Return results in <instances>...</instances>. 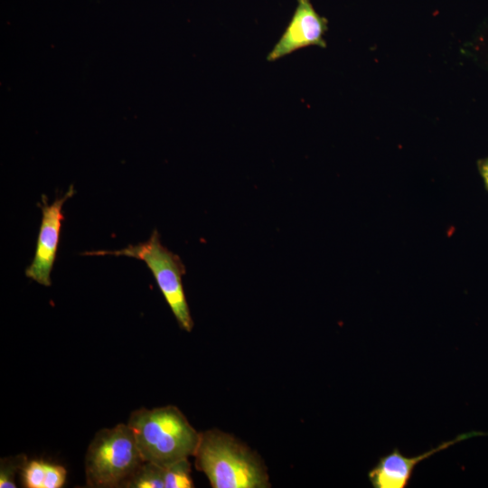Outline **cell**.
<instances>
[{"mask_svg":"<svg viewBox=\"0 0 488 488\" xmlns=\"http://www.w3.org/2000/svg\"><path fill=\"white\" fill-rule=\"evenodd\" d=\"M145 462L167 466L194 455L201 433L172 405L131 413L128 422Z\"/></svg>","mask_w":488,"mask_h":488,"instance_id":"cell-1","label":"cell"},{"mask_svg":"<svg viewBox=\"0 0 488 488\" xmlns=\"http://www.w3.org/2000/svg\"><path fill=\"white\" fill-rule=\"evenodd\" d=\"M195 467L213 488H267L270 486L263 463L245 445L218 429L201 433Z\"/></svg>","mask_w":488,"mask_h":488,"instance_id":"cell-2","label":"cell"},{"mask_svg":"<svg viewBox=\"0 0 488 488\" xmlns=\"http://www.w3.org/2000/svg\"><path fill=\"white\" fill-rule=\"evenodd\" d=\"M144 462L127 424L103 428L95 435L86 453L87 485L95 488L125 487Z\"/></svg>","mask_w":488,"mask_h":488,"instance_id":"cell-3","label":"cell"},{"mask_svg":"<svg viewBox=\"0 0 488 488\" xmlns=\"http://www.w3.org/2000/svg\"><path fill=\"white\" fill-rule=\"evenodd\" d=\"M85 255L127 256L144 261L153 274L179 326L186 332L192 330L193 321L182 282L185 267L178 255L161 243L156 230L145 242L129 245L119 250L87 252Z\"/></svg>","mask_w":488,"mask_h":488,"instance_id":"cell-4","label":"cell"},{"mask_svg":"<svg viewBox=\"0 0 488 488\" xmlns=\"http://www.w3.org/2000/svg\"><path fill=\"white\" fill-rule=\"evenodd\" d=\"M73 193V187L70 186L63 196L56 199L51 204L42 195V202L39 204L42 210V221L34 257L30 266L25 269V276L44 286H51L50 275L55 261L63 220L62 206Z\"/></svg>","mask_w":488,"mask_h":488,"instance_id":"cell-5","label":"cell"},{"mask_svg":"<svg viewBox=\"0 0 488 488\" xmlns=\"http://www.w3.org/2000/svg\"><path fill=\"white\" fill-rule=\"evenodd\" d=\"M327 29V19L315 11L310 0H297V5L288 25L267 54V60L275 61L311 45L325 48L324 36Z\"/></svg>","mask_w":488,"mask_h":488,"instance_id":"cell-6","label":"cell"},{"mask_svg":"<svg viewBox=\"0 0 488 488\" xmlns=\"http://www.w3.org/2000/svg\"><path fill=\"white\" fill-rule=\"evenodd\" d=\"M486 435L488 433L477 431L464 433L421 455L411 457L406 456L396 447L390 453L379 458L377 464L368 473L369 481L373 488H405L409 483L418 463L458 442Z\"/></svg>","mask_w":488,"mask_h":488,"instance_id":"cell-7","label":"cell"},{"mask_svg":"<svg viewBox=\"0 0 488 488\" xmlns=\"http://www.w3.org/2000/svg\"><path fill=\"white\" fill-rule=\"evenodd\" d=\"M163 466L144 462L128 480L127 488H164Z\"/></svg>","mask_w":488,"mask_h":488,"instance_id":"cell-8","label":"cell"},{"mask_svg":"<svg viewBox=\"0 0 488 488\" xmlns=\"http://www.w3.org/2000/svg\"><path fill=\"white\" fill-rule=\"evenodd\" d=\"M164 488H192L194 486L188 459L163 466Z\"/></svg>","mask_w":488,"mask_h":488,"instance_id":"cell-9","label":"cell"},{"mask_svg":"<svg viewBox=\"0 0 488 488\" xmlns=\"http://www.w3.org/2000/svg\"><path fill=\"white\" fill-rule=\"evenodd\" d=\"M26 463L27 459L23 455L2 458L0 464V487L15 488V474L19 469L22 470Z\"/></svg>","mask_w":488,"mask_h":488,"instance_id":"cell-10","label":"cell"},{"mask_svg":"<svg viewBox=\"0 0 488 488\" xmlns=\"http://www.w3.org/2000/svg\"><path fill=\"white\" fill-rule=\"evenodd\" d=\"M47 463L42 460L27 461L22 469L23 483L25 487L43 488Z\"/></svg>","mask_w":488,"mask_h":488,"instance_id":"cell-11","label":"cell"},{"mask_svg":"<svg viewBox=\"0 0 488 488\" xmlns=\"http://www.w3.org/2000/svg\"><path fill=\"white\" fill-rule=\"evenodd\" d=\"M67 476L66 469L60 465L47 463L46 477L43 488H61Z\"/></svg>","mask_w":488,"mask_h":488,"instance_id":"cell-12","label":"cell"},{"mask_svg":"<svg viewBox=\"0 0 488 488\" xmlns=\"http://www.w3.org/2000/svg\"><path fill=\"white\" fill-rule=\"evenodd\" d=\"M477 168L488 192V156L477 161Z\"/></svg>","mask_w":488,"mask_h":488,"instance_id":"cell-13","label":"cell"}]
</instances>
